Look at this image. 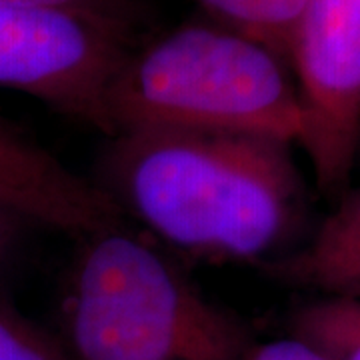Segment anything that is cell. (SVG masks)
<instances>
[{
  "mask_svg": "<svg viewBox=\"0 0 360 360\" xmlns=\"http://www.w3.org/2000/svg\"><path fill=\"white\" fill-rule=\"evenodd\" d=\"M231 360H326L321 352L309 347L295 336H284L274 340H250Z\"/></svg>",
  "mask_w": 360,
  "mask_h": 360,
  "instance_id": "11",
  "label": "cell"
},
{
  "mask_svg": "<svg viewBox=\"0 0 360 360\" xmlns=\"http://www.w3.org/2000/svg\"><path fill=\"white\" fill-rule=\"evenodd\" d=\"M65 326L70 360H231L252 340L158 250L118 226L89 236Z\"/></svg>",
  "mask_w": 360,
  "mask_h": 360,
  "instance_id": "3",
  "label": "cell"
},
{
  "mask_svg": "<svg viewBox=\"0 0 360 360\" xmlns=\"http://www.w3.org/2000/svg\"><path fill=\"white\" fill-rule=\"evenodd\" d=\"M288 335L326 360H360V298H310L292 312Z\"/></svg>",
  "mask_w": 360,
  "mask_h": 360,
  "instance_id": "9",
  "label": "cell"
},
{
  "mask_svg": "<svg viewBox=\"0 0 360 360\" xmlns=\"http://www.w3.org/2000/svg\"><path fill=\"white\" fill-rule=\"evenodd\" d=\"M307 153L322 194L350 188L360 156V0H307L290 54Z\"/></svg>",
  "mask_w": 360,
  "mask_h": 360,
  "instance_id": "5",
  "label": "cell"
},
{
  "mask_svg": "<svg viewBox=\"0 0 360 360\" xmlns=\"http://www.w3.org/2000/svg\"><path fill=\"white\" fill-rule=\"evenodd\" d=\"M290 142L205 130L115 134L104 186L158 240L210 262H266L300 224Z\"/></svg>",
  "mask_w": 360,
  "mask_h": 360,
  "instance_id": "1",
  "label": "cell"
},
{
  "mask_svg": "<svg viewBox=\"0 0 360 360\" xmlns=\"http://www.w3.org/2000/svg\"><path fill=\"white\" fill-rule=\"evenodd\" d=\"M18 222L16 217H13L11 212H6L4 208H0V257L6 250V246L11 245L14 234V224Z\"/></svg>",
  "mask_w": 360,
  "mask_h": 360,
  "instance_id": "13",
  "label": "cell"
},
{
  "mask_svg": "<svg viewBox=\"0 0 360 360\" xmlns=\"http://www.w3.org/2000/svg\"><path fill=\"white\" fill-rule=\"evenodd\" d=\"M212 22L255 40L290 66L307 0H194ZM292 70V68H290Z\"/></svg>",
  "mask_w": 360,
  "mask_h": 360,
  "instance_id": "8",
  "label": "cell"
},
{
  "mask_svg": "<svg viewBox=\"0 0 360 360\" xmlns=\"http://www.w3.org/2000/svg\"><path fill=\"white\" fill-rule=\"evenodd\" d=\"M70 359V356H68ZM34 324L11 310L0 309V360H68Z\"/></svg>",
  "mask_w": 360,
  "mask_h": 360,
  "instance_id": "10",
  "label": "cell"
},
{
  "mask_svg": "<svg viewBox=\"0 0 360 360\" xmlns=\"http://www.w3.org/2000/svg\"><path fill=\"white\" fill-rule=\"evenodd\" d=\"M4 2H16V4H34V6H56V8H78V11H94L103 13L96 8V0H4Z\"/></svg>",
  "mask_w": 360,
  "mask_h": 360,
  "instance_id": "12",
  "label": "cell"
},
{
  "mask_svg": "<svg viewBox=\"0 0 360 360\" xmlns=\"http://www.w3.org/2000/svg\"><path fill=\"white\" fill-rule=\"evenodd\" d=\"M0 208L18 220L89 238L118 226L120 212L94 182L0 116Z\"/></svg>",
  "mask_w": 360,
  "mask_h": 360,
  "instance_id": "6",
  "label": "cell"
},
{
  "mask_svg": "<svg viewBox=\"0 0 360 360\" xmlns=\"http://www.w3.org/2000/svg\"><path fill=\"white\" fill-rule=\"evenodd\" d=\"M129 52L104 13L0 0V86L104 132L106 92Z\"/></svg>",
  "mask_w": 360,
  "mask_h": 360,
  "instance_id": "4",
  "label": "cell"
},
{
  "mask_svg": "<svg viewBox=\"0 0 360 360\" xmlns=\"http://www.w3.org/2000/svg\"><path fill=\"white\" fill-rule=\"evenodd\" d=\"M106 132L205 130L298 144L304 108L288 63L224 26L184 25L116 70L104 103Z\"/></svg>",
  "mask_w": 360,
  "mask_h": 360,
  "instance_id": "2",
  "label": "cell"
},
{
  "mask_svg": "<svg viewBox=\"0 0 360 360\" xmlns=\"http://www.w3.org/2000/svg\"><path fill=\"white\" fill-rule=\"evenodd\" d=\"M262 269L274 281L316 296L360 298V184L338 196L309 243L262 262Z\"/></svg>",
  "mask_w": 360,
  "mask_h": 360,
  "instance_id": "7",
  "label": "cell"
}]
</instances>
